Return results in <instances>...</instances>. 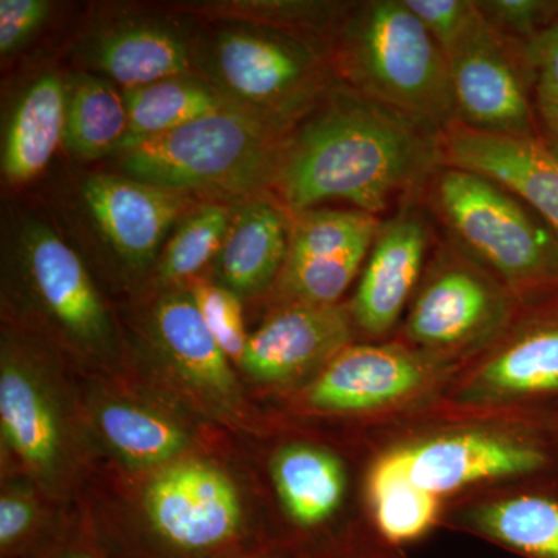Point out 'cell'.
Listing matches in <instances>:
<instances>
[{
  "label": "cell",
  "mask_w": 558,
  "mask_h": 558,
  "mask_svg": "<svg viewBox=\"0 0 558 558\" xmlns=\"http://www.w3.org/2000/svg\"><path fill=\"white\" fill-rule=\"evenodd\" d=\"M236 558H271V557H266V556H240V557H236Z\"/></svg>",
  "instance_id": "obj_36"
},
{
  "label": "cell",
  "mask_w": 558,
  "mask_h": 558,
  "mask_svg": "<svg viewBox=\"0 0 558 558\" xmlns=\"http://www.w3.org/2000/svg\"><path fill=\"white\" fill-rule=\"evenodd\" d=\"M97 422L110 449L131 468L167 464L189 446V435L174 421L134 403H105Z\"/></svg>",
  "instance_id": "obj_26"
},
{
  "label": "cell",
  "mask_w": 558,
  "mask_h": 558,
  "mask_svg": "<svg viewBox=\"0 0 558 558\" xmlns=\"http://www.w3.org/2000/svg\"><path fill=\"white\" fill-rule=\"evenodd\" d=\"M289 135L244 110L209 113L116 154L126 178L175 191H255L271 186Z\"/></svg>",
  "instance_id": "obj_4"
},
{
  "label": "cell",
  "mask_w": 558,
  "mask_h": 558,
  "mask_svg": "<svg viewBox=\"0 0 558 558\" xmlns=\"http://www.w3.org/2000/svg\"><path fill=\"white\" fill-rule=\"evenodd\" d=\"M46 558H105L101 557L100 554L94 553V550L89 548H84V546H62V548H57L50 550L49 556Z\"/></svg>",
  "instance_id": "obj_35"
},
{
  "label": "cell",
  "mask_w": 558,
  "mask_h": 558,
  "mask_svg": "<svg viewBox=\"0 0 558 558\" xmlns=\"http://www.w3.org/2000/svg\"><path fill=\"white\" fill-rule=\"evenodd\" d=\"M123 95L130 116L126 143L167 134L233 106L218 87L190 75L123 89Z\"/></svg>",
  "instance_id": "obj_24"
},
{
  "label": "cell",
  "mask_w": 558,
  "mask_h": 558,
  "mask_svg": "<svg viewBox=\"0 0 558 558\" xmlns=\"http://www.w3.org/2000/svg\"><path fill=\"white\" fill-rule=\"evenodd\" d=\"M368 495L377 531L388 545L416 542L438 521V495L410 478L400 449L377 459L368 475Z\"/></svg>",
  "instance_id": "obj_23"
},
{
  "label": "cell",
  "mask_w": 558,
  "mask_h": 558,
  "mask_svg": "<svg viewBox=\"0 0 558 558\" xmlns=\"http://www.w3.org/2000/svg\"><path fill=\"white\" fill-rule=\"evenodd\" d=\"M46 0H2L0 2V51L20 49L49 16Z\"/></svg>",
  "instance_id": "obj_34"
},
{
  "label": "cell",
  "mask_w": 558,
  "mask_h": 558,
  "mask_svg": "<svg viewBox=\"0 0 558 558\" xmlns=\"http://www.w3.org/2000/svg\"><path fill=\"white\" fill-rule=\"evenodd\" d=\"M190 57L189 44L179 31L156 21L112 25L87 47L90 64L123 89L189 75Z\"/></svg>",
  "instance_id": "obj_17"
},
{
  "label": "cell",
  "mask_w": 558,
  "mask_h": 558,
  "mask_svg": "<svg viewBox=\"0 0 558 558\" xmlns=\"http://www.w3.org/2000/svg\"><path fill=\"white\" fill-rule=\"evenodd\" d=\"M207 72L234 108L286 135L339 84L323 44L269 27L218 33Z\"/></svg>",
  "instance_id": "obj_5"
},
{
  "label": "cell",
  "mask_w": 558,
  "mask_h": 558,
  "mask_svg": "<svg viewBox=\"0 0 558 558\" xmlns=\"http://www.w3.org/2000/svg\"><path fill=\"white\" fill-rule=\"evenodd\" d=\"M484 537L527 558H558V499L517 497L470 513Z\"/></svg>",
  "instance_id": "obj_27"
},
{
  "label": "cell",
  "mask_w": 558,
  "mask_h": 558,
  "mask_svg": "<svg viewBox=\"0 0 558 558\" xmlns=\"http://www.w3.org/2000/svg\"><path fill=\"white\" fill-rule=\"evenodd\" d=\"M444 165L508 186L558 233V156L539 140L495 137L453 126L442 134Z\"/></svg>",
  "instance_id": "obj_13"
},
{
  "label": "cell",
  "mask_w": 558,
  "mask_h": 558,
  "mask_svg": "<svg viewBox=\"0 0 558 558\" xmlns=\"http://www.w3.org/2000/svg\"><path fill=\"white\" fill-rule=\"evenodd\" d=\"M509 314L498 279L438 231L427 278L407 318L409 339L425 348L462 347L497 332Z\"/></svg>",
  "instance_id": "obj_8"
},
{
  "label": "cell",
  "mask_w": 558,
  "mask_h": 558,
  "mask_svg": "<svg viewBox=\"0 0 558 558\" xmlns=\"http://www.w3.org/2000/svg\"><path fill=\"white\" fill-rule=\"evenodd\" d=\"M65 83L49 73L22 95L3 140L2 171L10 183L31 182L64 142Z\"/></svg>",
  "instance_id": "obj_19"
},
{
  "label": "cell",
  "mask_w": 558,
  "mask_h": 558,
  "mask_svg": "<svg viewBox=\"0 0 558 558\" xmlns=\"http://www.w3.org/2000/svg\"><path fill=\"white\" fill-rule=\"evenodd\" d=\"M484 20L512 43L527 47L558 17L556 0H476Z\"/></svg>",
  "instance_id": "obj_31"
},
{
  "label": "cell",
  "mask_w": 558,
  "mask_h": 558,
  "mask_svg": "<svg viewBox=\"0 0 558 558\" xmlns=\"http://www.w3.org/2000/svg\"><path fill=\"white\" fill-rule=\"evenodd\" d=\"M35 501L20 492L0 499V550L3 558L20 557L35 534L39 519Z\"/></svg>",
  "instance_id": "obj_33"
},
{
  "label": "cell",
  "mask_w": 558,
  "mask_h": 558,
  "mask_svg": "<svg viewBox=\"0 0 558 558\" xmlns=\"http://www.w3.org/2000/svg\"><path fill=\"white\" fill-rule=\"evenodd\" d=\"M83 197L110 248L134 269L153 263L168 231L191 205L183 191L113 174L89 175Z\"/></svg>",
  "instance_id": "obj_10"
},
{
  "label": "cell",
  "mask_w": 558,
  "mask_h": 558,
  "mask_svg": "<svg viewBox=\"0 0 558 558\" xmlns=\"http://www.w3.org/2000/svg\"><path fill=\"white\" fill-rule=\"evenodd\" d=\"M145 519L163 558H213L231 553L244 532L233 481L204 461L161 470L145 490Z\"/></svg>",
  "instance_id": "obj_6"
},
{
  "label": "cell",
  "mask_w": 558,
  "mask_h": 558,
  "mask_svg": "<svg viewBox=\"0 0 558 558\" xmlns=\"http://www.w3.org/2000/svg\"><path fill=\"white\" fill-rule=\"evenodd\" d=\"M328 54L348 89L439 131L457 126L449 58L405 0L348 3Z\"/></svg>",
  "instance_id": "obj_2"
},
{
  "label": "cell",
  "mask_w": 558,
  "mask_h": 558,
  "mask_svg": "<svg viewBox=\"0 0 558 558\" xmlns=\"http://www.w3.org/2000/svg\"><path fill=\"white\" fill-rule=\"evenodd\" d=\"M442 134L339 83L286 138L271 189L290 215L341 201L385 219L422 201Z\"/></svg>",
  "instance_id": "obj_1"
},
{
  "label": "cell",
  "mask_w": 558,
  "mask_h": 558,
  "mask_svg": "<svg viewBox=\"0 0 558 558\" xmlns=\"http://www.w3.org/2000/svg\"><path fill=\"white\" fill-rule=\"evenodd\" d=\"M425 377L424 363L405 349L349 344L322 371L307 399L323 411L380 409L416 391Z\"/></svg>",
  "instance_id": "obj_15"
},
{
  "label": "cell",
  "mask_w": 558,
  "mask_h": 558,
  "mask_svg": "<svg viewBox=\"0 0 558 558\" xmlns=\"http://www.w3.org/2000/svg\"><path fill=\"white\" fill-rule=\"evenodd\" d=\"M0 424L11 449L33 470L54 469L61 454L57 411L35 377L11 360L0 371Z\"/></svg>",
  "instance_id": "obj_20"
},
{
  "label": "cell",
  "mask_w": 558,
  "mask_h": 558,
  "mask_svg": "<svg viewBox=\"0 0 558 558\" xmlns=\"http://www.w3.org/2000/svg\"><path fill=\"white\" fill-rule=\"evenodd\" d=\"M480 379L499 395L558 392V311L521 330L488 360Z\"/></svg>",
  "instance_id": "obj_25"
},
{
  "label": "cell",
  "mask_w": 558,
  "mask_h": 558,
  "mask_svg": "<svg viewBox=\"0 0 558 558\" xmlns=\"http://www.w3.org/2000/svg\"><path fill=\"white\" fill-rule=\"evenodd\" d=\"M400 450L410 478L438 497L481 481L532 473L546 464V454L537 447L486 433L442 436Z\"/></svg>",
  "instance_id": "obj_14"
},
{
  "label": "cell",
  "mask_w": 558,
  "mask_h": 558,
  "mask_svg": "<svg viewBox=\"0 0 558 558\" xmlns=\"http://www.w3.org/2000/svg\"><path fill=\"white\" fill-rule=\"evenodd\" d=\"M447 58L457 126L495 137L538 140L524 47L484 20Z\"/></svg>",
  "instance_id": "obj_7"
},
{
  "label": "cell",
  "mask_w": 558,
  "mask_h": 558,
  "mask_svg": "<svg viewBox=\"0 0 558 558\" xmlns=\"http://www.w3.org/2000/svg\"><path fill=\"white\" fill-rule=\"evenodd\" d=\"M422 204L439 233L510 292H558V233L508 186L442 165Z\"/></svg>",
  "instance_id": "obj_3"
},
{
  "label": "cell",
  "mask_w": 558,
  "mask_h": 558,
  "mask_svg": "<svg viewBox=\"0 0 558 558\" xmlns=\"http://www.w3.org/2000/svg\"><path fill=\"white\" fill-rule=\"evenodd\" d=\"M292 215L267 197L244 202L233 211L229 231L215 260L219 284L252 296L278 281L288 259Z\"/></svg>",
  "instance_id": "obj_16"
},
{
  "label": "cell",
  "mask_w": 558,
  "mask_h": 558,
  "mask_svg": "<svg viewBox=\"0 0 558 558\" xmlns=\"http://www.w3.org/2000/svg\"><path fill=\"white\" fill-rule=\"evenodd\" d=\"M233 211L218 204L186 213L161 252L159 275L168 284L189 281L218 258Z\"/></svg>",
  "instance_id": "obj_28"
},
{
  "label": "cell",
  "mask_w": 558,
  "mask_h": 558,
  "mask_svg": "<svg viewBox=\"0 0 558 558\" xmlns=\"http://www.w3.org/2000/svg\"><path fill=\"white\" fill-rule=\"evenodd\" d=\"M21 255L32 288L69 336L87 347H102L110 333L108 312L78 255L49 227L22 229Z\"/></svg>",
  "instance_id": "obj_12"
},
{
  "label": "cell",
  "mask_w": 558,
  "mask_h": 558,
  "mask_svg": "<svg viewBox=\"0 0 558 558\" xmlns=\"http://www.w3.org/2000/svg\"><path fill=\"white\" fill-rule=\"evenodd\" d=\"M154 329L165 354L190 384L220 403L240 399L229 357L209 332L191 293H172L157 303Z\"/></svg>",
  "instance_id": "obj_18"
},
{
  "label": "cell",
  "mask_w": 558,
  "mask_h": 558,
  "mask_svg": "<svg viewBox=\"0 0 558 558\" xmlns=\"http://www.w3.org/2000/svg\"><path fill=\"white\" fill-rule=\"evenodd\" d=\"M405 3L447 57L484 21L476 0H405Z\"/></svg>",
  "instance_id": "obj_32"
},
{
  "label": "cell",
  "mask_w": 558,
  "mask_h": 558,
  "mask_svg": "<svg viewBox=\"0 0 558 558\" xmlns=\"http://www.w3.org/2000/svg\"><path fill=\"white\" fill-rule=\"evenodd\" d=\"M278 497L301 529L318 527L337 512L344 497L347 475L340 459L318 447H282L270 464Z\"/></svg>",
  "instance_id": "obj_21"
},
{
  "label": "cell",
  "mask_w": 558,
  "mask_h": 558,
  "mask_svg": "<svg viewBox=\"0 0 558 558\" xmlns=\"http://www.w3.org/2000/svg\"><path fill=\"white\" fill-rule=\"evenodd\" d=\"M190 293L223 354L240 365L248 341L240 296L211 282H197Z\"/></svg>",
  "instance_id": "obj_30"
},
{
  "label": "cell",
  "mask_w": 558,
  "mask_h": 558,
  "mask_svg": "<svg viewBox=\"0 0 558 558\" xmlns=\"http://www.w3.org/2000/svg\"><path fill=\"white\" fill-rule=\"evenodd\" d=\"M130 135L123 92L89 73H76L65 84L64 143L81 159L117 153Z\"/></svg>",
  "instance_id": "obj_22"
},
{
  "label": "cell",
  "mask_w": 558,
  "mask_h": 558,
  "mask_svg": "<svg viewBox=\"0 0 558 558\" xmlns=\"http://www.w3.org/2000/svg\"><path fill=\"white\" fill-rule=\"evenodd\" d=\"M436 238L438 229L422 201L381 219L351 306V317L363 332L379 339L398 325Z\"/></svg>",
  "instance_id": "obj_9"
},
{
  "label": "cell",
  "mask_w": 558,
  "mask_h": 558,
  "mask_svg": "<svg viewBox=\"0 0 558 558\" xmlns=\"http://www.w3.org/2000/svg\"><path fill=\"white\" fill-rule=\"evenodd\" d=\"M351 318L339 304H289L248 336L240 366L263 384L299 379L349 347Z\"/></svg>",
  "instance_id": "obj_11"
},
{
  "label": "cell",
  "mask_w": 558,
  "mask_h": 558,
  "mask_svg": "<svg viewBox=\"0 0 558 558\" xmlns=\"http://www.w3.org/2000/svg\"><path fill=\"white\" fill-rule=\"evenodd\" d=\"M524 50L532 72L538 140L558 156V17Z\"/></svg>",
  "instance_id": "obj_29"
}]
</instances>
